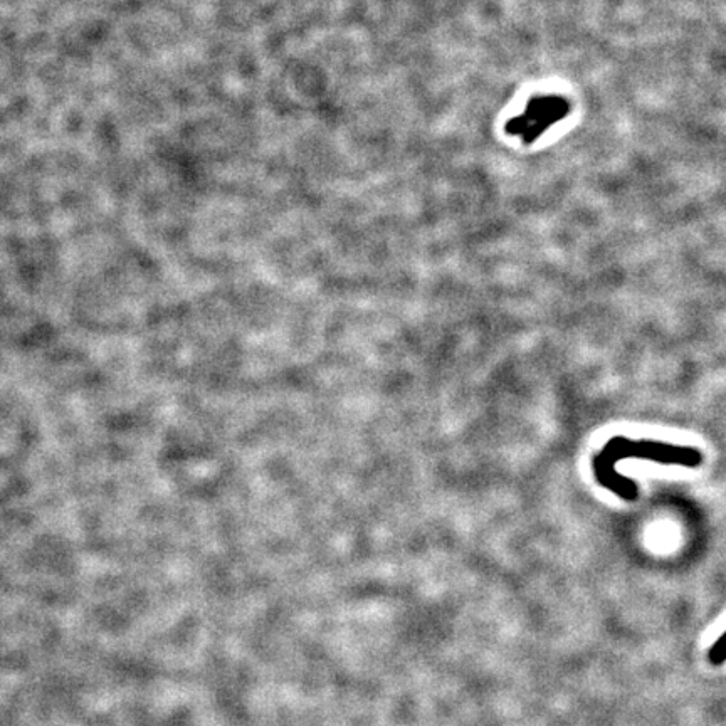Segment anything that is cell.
I'll return each mask as SVG.
<instances>
[{
	"mask_svg": "<svg viewBox=\"0 0 726 726\" xmlns=\"http://www.w3.org/2000/svg\"><path fill=\"white\" fill-rule=\"evenodd\" d=\"M629 458L648 459L654 463L686 468H698L703 463V454L698 449L673 446L668 442L631 441L626 437H614L595 456L594 474L605 490L616 493L626 501H636L639 496L637 484L616 471L617 461Z\"/></svg>",
	"mask_w": 726,
	"mask_h": 726,
	"instance_id": "1",
	"label": "cell"
},
{
	"mask_svg": "<svg viewBox=\"0 0 726 726\" xmlns=\"http://www.w3.org/2000/svg\"><path fill=\"white\" fill-rule=\"evenodd\" d=\"M570 103L560 95H540L528 101L527 108L521 115L511 118L506 123V133L510 137H518L525 143H533L542 137V133L569 115Z\"/></svg>",
	"mask_w": 726,
	"mask_h": 726,
	"instance_id": "2",
	"label": "cell"
},
{
	"mask_svg": "<svg viewBox=\"0 0 726 726\" xmlns=\"http://www.w3.org/2000/svg\"><path fill=\"white\" fill-rule=\"evenodd\" d=\"M708 659L713 666H721L726 663V632L713 644V648L708 653Z\"/></svg>",
	"mask_w": 726,
	"mask_h": 726,
	"instance_id": "3",
	"label": "cell"
}]
</instances>
